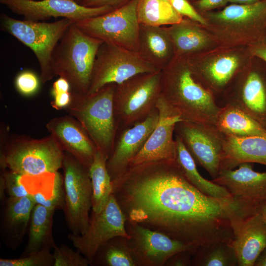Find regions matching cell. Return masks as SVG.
<instances>
[{"instance_id": "cell-1", "label": "cell", "mask_w": 266, "mask_h": 266, "mask_svg": "<svg viewBox=\"0 0 266 266\" xmlns=\"http://www.w3.org/2000/svg\"><path fill=\"white\" fill-rule=\"evenodd\" d=\"M112 183V194L130 221L197 248L233 239L232 199L201 192L176 159L129 166Z\"/></svg>"}, {"instance_id": "cell-2", "label": "cell", "mask_w": 266, "mask_h": 266, "mask_svg": "<svg viewBox=\"0 0 266 266\" xmlns=\"http://www.w3.org/2000/svg\"><path fill=\"white\" fill-rule=\"evenodd\" d=\"M161 87V96L181 121L215 124L221 106L187 57L175 56L162 69Z\"/></svg>"}, {"instance_id": "cell-3", "label": "cell", "mask_w": 266, "mask_h": 266, "mask_svg": "<svg viewBox=\"0 0 266 266\" xmlns=\"http://www.w3.org/2000/svg\"><path fill=\"white\" fill-rule=\"evenodd\" d=\"M0 129V166L16 173L39 176L58 171L65 152L51 134L40 139Z\"/></svg>"}, {"instance_id": "cell-4", "label": "cell", "mask_w": 266, "mask_h": 266, "mask_svg": "<svg viewBox=\"0 0 266 266\" xmlns=\"http://www.w3.org/2000/svg\"><path fill=\"white\" fill-rule=\"evenodd\" d=\"M201 15L207 22L204 28L218 47H248L263 39L260 34L266 24V0L253 4L231 3L222 10Z\"/></svg>"}, {"instance_id": "cell-5", "label": "cell", "mask_w": 266, "mask_h": 266, "mask_svg": "<svg viewBox=\"0 0 266 266\" xmlns=\"http://www.w3.org/2000/svg\"><path fill=\"white\" fill-rule=\"evenodd\" d=\"M116 85L107 84L92 94L71 92V101L64 109L80 123L98 150L108 159L113 152L118 129L113 103Z\"/></svg>"}, {"instance_id": "cell-6", "label": "cell", "mask_w": 266, "mask_h": 266, "mask_svg": "<svg viewBox=\"0 0 266 266\" xmlns=\"http://www.w3.org/2000/svg\"><path fill=\"white\" fill-rule=\"evenodd\" d=\"M103 42L71 25L57 44L52 63L55 76L66 79L72 93L88 94L96 57Z\"/></svg>"}, {"instance_id": "cell-7", "label": "cell", "mask_w": 266, "mask_h": 266, "mask_svg": "<svg viewBox=\"0 0 266 266\" xmlns=\"http://www.w3.org/2000/svg\"><path fill=\"white\" fill-rule=\"evenodd\" d=\"M74 23L68 18L45 22L21 20L4 13L0 16L1 30L12 35L34 54L39 65L40 80L42 83L56 76L52 63L53 51L65 32Z\"/></svg>"}, {"instance_id": "cell-8", "label": "cell", "mask_w": 266, "mask_h": 266, "mask_svg": "<svg viewBox=\"0 0 266 266\" xmlns=\"http://www.w3.org/2000/svg\"><path fill=\"white\" fill-rule=\"evenodd\" d=\"M162 70L135 75L116 84L114 110L118 128L130 127L145 119L161 96Z\"/></svg>"}, {"instance_id": "cell-9", "label": "cell", "mask_w": 266, "mask_h": 266, "mask_svg": "<svg viewBox=\"0 0 266 266\" xmlns=\"http://www.w3.org/2000/svg\"><path fill=\"white\" fill-rule=\"evenodd\" d=\"M139 0L126 3L106 13L75 23L87 34L103 42L138 53L140 28L137 8Z\"/></svg>"}, {"instance_id": "cell-10", "label": "cell", "mask_w": 266, "mask_h": 266, "mask_svg": "<svg viewBox=\"0 0 266 266\" xmlns=\"http://www.w3.org/2000/svg\"><path fill=\"white\" fill-rule=\"evenodd\" d=\"M65 205L63 210L68 229L74 235L87 231L92 209V188L89 168L65 152L63 161Z\"/></svg>"}, {"instance_id": "cell-11", "label": "cell", "mask_w": 266, "mask_h": 266, "mask_svg": "<svg viewBox=\"0 0 266 266\" xmlns=\"http://www.w3.org/2000/svg\"><path fill=\"white\" fill-rule=\"evenodd\" d=\"M158 70L137 52L102 42L96 57L87 94H93L107 84H118L135 75Z\"/></svg>"}, {"instance_id": "cell-12", "label": "cell", "mask_w": 266, "mask_h": 266, "mask_svg": "<svg viewBox=\"0 0 266 266\" xmlns=\"http://www.w3.org/2000/svg\"><path fill=\"white\" fill-rule=\"evenodd\" d=\"M247 47H216L188 58L197 76L216 96L223 93L233 78L249 63Z\"/></svg>"}, {"instance_id": "cell-13", "label": "cell", "mask_w": 266, "mask_h": 266, "mask_svg": "<svg viewBox=\"0 0 266 266\" xmlns=\"http://www.w3.org/2000/svg\"><path fill=\"white\" fill-rule=\"evenodd\" d=\"M211 181L227 190L236 211L242 216L260 212L266 202V172L255 171L252 163H242L235 169H221Z\"/></svg>"}, {"instance_id": "cell-14", "label": "cell", "mask_w": 266, "mask_h": 266, "mask_svg": "<svg viewBox=\"0 0 266 266\" xmlns=\"http://www.w3.org/2000/svg\"><path fill=\"white\" fill-rule=\"evenodd\" d=\"M126 220L112 194L100 211L92 210L89 226L84 234L74 235L71 233L67 237L90 265L99 249L109 240L117 236L130 238L126 229Z\"/></svg>"}, {"instance_id": "cell-15", "label": "cell", "mask_w": 266, "mask_h": 266, "mask_svg": "<svg viewBox=\"0 0 266 266\" xmlns=\"http://www.w3.org/2000/svg\"><path fill=\"white\" fill-rule=\"evenodd\" d=\"M174 133L181 139L196 164L213 179L220 170L224 134L214 125L180 121Z\"/></svg>"}, {"instance_id": "cell-16", "label": "cell", "mask_w": 266, "mask_h": 266, "mask_svg": "<svg viewBox=\"0 0 266 266\" xmlns=\"http://www.w3.org/2000/svg\"><path fill=\"white\" fill-rule=\"evenodd\" d=\"M129 245L137 266H164L177 253L197 248L174 239L166 234L126 220Z\"/></svg>"}, {"instance_id": "cell-17", "label": "cell", "mask_w": 266, "mask_h": 266, "mask_svg": "<svg viewBox=\"0 0 266 266\" xmlns=\"http://www.w3.org/2000/svg\"><path fill=\"white\" fill-rule=\"evenodd\" d=\"M225 104L247 114L266 130V72L248 64L223 93Z\"/></svg>"}, {"instance_id": "cell-18", "label": "cell", "mask_w": 266, "mask_h": 266, "mask_svg": "<svg viewBox=\"0 0 266 266\" xmlns=\"http://www.w3.org/2000/svg\"><path fill=\"white\" fill-rule=\"evenodd\" d=\"M0 3L23 20L36 22L61 17L75 23L115 9L109 6L86 7L73 0H0Z\"/></svg>"}, {"instance_id": "cell-19", "label": "cell", "mask_w": 266, "mask_h": 266, "mask_svg": "<svg viewBox=\"0 0 266 266\" xmlns=\"http://www.w3.org/2000/svg\"><path fill=\"white\" fill-rule=\"evenodd\" d=\"M156 108L159 112L158 122L142 149L130 161L129 166L176 159V146L173 133L176 124L181 120L162 96L157 101Z\"/></svg>"}, {"instance_id": "cell-20", "label": "cell", "mask_w": 266, "mask_h": 266, "mask_svg": "<svg viewBox=\"0 0 266 266\" xmlns=\"http://www.w3.org/2000/svg\"><path fill=\"white\" fill-rule=\"evenodd\" d=\"M229 219L233 238L231 242L239 266H254L266 248V222L260 212L243 217L233 209Z\"/></svg>"}, {"instance_id": "cell-21", "label": "cell", "mask_w": 266, "mask_h": 266, "mask_svg": "<svg viewBox=\"0 0 266 266\" xmlns=\"http://www.w3.org/2000/svg\"><path fill=\"white\" fill-rule=\"evenodd\" d=\"M159 120L156 108L143 120L123 131L115 142L106 167L112 182L117 179L127 170L130 161L142 149Z\"/></svg>"}, {"instance_id": "cell-22", "label": "cell", "mask_w": 266, "mask_h": 266, "mask_svg": "<svg viewBox=\"0 0 266 266\" xmlns=\"http://www.w3.org/2000/svg\"><path fill=\"white\" fill-rule=\"evenodd\" d=\"M46 128L64 152L90 168L98 149L76 119L69 115L55 117L47 122Z\"/></svg>"}, {"instance_id": "cell-23", "label": "cell", "mask_w": 266, "mask_h": 266, "mask_svg": "<svg viewBox=\"0 0 266 266\" xmlns=\"http://www.w3.org/2000/svg\"><path fill=\"white\" fill-rule=\"evenodd\" d=\"M3 202L0 233L3 241L9 249L15 250L21 244L28 230L32 210L36 202L30 195L20 198L8 197Z\"/></svg>"}, {"instance_id": "cell-24", "label": "cell", "mask_w": 266, "mask_h": 266, "mask_svg": "<svg viewBox=\"0 0 266 266\" xmlns=\"http://www.w3.org/2000/svg\"><path fill=\"white\" fill-rule=\"evenodd\" d=\"M175 56L190 57L218 47L211 34L201 25L183 17L178 23L167 26Z\"/></svg>"}, {"instance_id": "cell-25", "label": "cell", "mask_w": 266, "mask_h": 266, "mask_svg": "<svg viewBox=\"0 0 266 266\" xmlns=\"http://www.w3.org/2000/svg\"><path fill=\"white\" fill-rule=\"evenodd\" d=\"M244 163H256L266 166V135L224 134L220 170L233 169Z\"/></svg>"}, {"instance_id": "cell-26", "label": "cell", "mask_w": 266, "mask_h": 266, "mask_svg": "<svg viewBox=\"0 0 266 266\" xmlns=\"http://www.w3.org/2000/svg\"><path fill=\"white\" fill-rule=\"evenodd\" d=\"M138 53L158 69H162L169 64L175 57V53L167 26L140 24Z\"/></svg>"}, {"instance_id": "cell-27", "label": "cell", "mask_w": 266, "mask_h": 266, "mask_svg": "<svg viewBox=\"0 0 266 266\" xmlns=\"http://www.w3.org/2000/svg\"><path fill=\"white\" fill-rule=\"evenodd\" d=\"M55 210L35 204L32 210L27 245L22 256L44 249L54 248L52 228Z\"/></svg>"}, {"instance_id": "cell-28", "label": "cell", "mask_w": 266, "mask_h": 266, "mask_svg": "<svg viewBox=\"0 0 266 266\" xmlns=\"http://www.w3.org/2000/svg\"><path fill=\"white\" fill-rule=\"evenodd\" d=\"M214 125L224 134L266 135V130L257 121L240 109L229 104L221 106Z\"/></svg>"}, {"instance_id": "cell-29", "label": "cell", "mask_w": 266, "mask_h": 266, "mask_svg": "<svg viewBox=\"0 0 266 266\" xmlns=\"http://www.w3.org/2000/svg\"><path fill=\"white\" fill-rule=\"evenodd\" d=\"M176 160L188 180L204 194L218 198H230L227 190L222 186L209 181L201 175L196 163L186 149L181 139L175 135Z\"/></svg>"}, {"instance_id": "cell-30", "label": "cell", "mask_w": 266, "mask_h": 266, "mask_svg": "<svg viewBox=\"0 0 266 266\" xmlns=\"http://www.w3.org/2000/svg\"><path fill=\"white\" fill-rule=\"evenodd\" d=\"M137 14L140 25L150 26H170L183 18L167 0H139Z\"/></svg>"}, {"instance_id": "cell-31", "label": "cell", "mask_w": 266, "mask_h": 266, "mask_svg": "<svg viewBox=\"0 0 266 266\" xmlns=\"http://www.w3.org/2000/svg\"><path fill=\"white\" fill-rule=\"evenodd\" d=\"M108 158L97 150L89 168L92 188V210L100 211L105 206L113 192V185L108 173Z\"/></svg>"}, {"instance_id": "cell-32", "label": "cell", "mask_w": 266, "mask_h": 266, "mask_svg": "<svg viewBox=\"0 0 266 266\" xmlns=\"http://www.w3.org/2000/svg\"><path fill=\"white\" fill-rule=\"evenodd\" d=\"M128 238H112L98 251L91 265L137 266L128 243Z\"/></svg>"}, {"instance_id": "cell-33", "label": "cell", "mask_w": 266, "mask_h": 266, "mask_svg": "<svg viewBox=\"0 0 266 266\" xmlns=\"http://www.w3.org/2000/svg\"><path fill=\"white\" fill-rule=\"evenodd\" d=\"M192 266H237L238 260L231 243L220 241L199 247L192 256Z\"/></svg>"}, {"instance_id": "cell-34", "label": "cell", "mask_w": 266, "mask_h": 266, "mask_svg": "<svg viewBox=\"0 0 266 266\" xmlns=\"http://www.w3.org/2000/svg\"><path fill=\"white\" fill-rule=\"evenodd\" d=\"M0 177V199L3 200L6 194L8 197L20 198L32 195L27 189L36 176L22 175L7 169H1Z\"/></svg>"}, {"instance_id": "cell-35", "label": "cell", "mask_w": 266, "mask_h": 266, "mask_svg": "<svg viewBox=\"0 0 266 266\" xmlns=\"http://www.w3.org/2000/svg\"><path fill=\"white\" fill-rule=\"evenodd\" d=\"M33 197L36 204L42 205L53 210L64 209L65 193L63 176L58 172H55L51 194L47 197L42 192H36Z\"/></svg>"}, {"instance_id": "cell-36", "label": "cell", "mask_w": 266, "mask_h": 266, "mask_svg": "<svg viewBox=\"0 0 266 266\" xmlns=\"http://www.w3.org/2000/svg\"><path fill=\"white\" fill-rule=\"evenodd\" d=\"M50 249H44L17 259H0V266H54Z\"/></svg>"}, {"instance_id": "cell-37", "label": "cell", "mask_w": 266, "mask_h": 266, "mask_svg": "<svg viewBox=\"0 0 266 266\" xmlns=\"http://www.w3.org/2000/svg\"><path fill=\"white\" fill-rule=\"evenodd\" d=\"M54 266H87L88 259L78 250L75 251L65 244L56 245L53 254Z\"/></svg>"}, {"instance_id": "cell-38", "label": "cell", "mask_w": 266, "mask_h": 266, "mask_svg": "<svg viewBox=\"0 0 266 266\" xmlns=\"http://www.w3.org/2000/svg\"><path fill=\"white\" fill-rule=\"evenodd\" d=\"M17 91L24 96L35 94L39 88V80L36 74L31 70H24L19 73L15 79Z\"/></svg>"}, {"instance_id": "cell-39", "label": "cell", "mask_w": 266, "mask_h": 266, "mask_svg": "<svg viewBox=\"0 0 266 266\" xmlns=\"http://www.w3.org/2000/svg\"><path fill=\"white\" fill-rule=\"evenodd\" d=\"M175 10L183 17L188 18L205 27V18L188 0H171L170 1Z\"/></svg>"}, {"instance_id": "cell-40", "label": "cell", "mask_w": 266, "mask_h": 266, "mask_svg": "<svg viewBox=\"0 0 266 266\" xmlns=\"http://www.w3.org/2000/svg\"><path fill=\"white\" fill-rule=\"evenodd\" d=\"M229 0H193L192 2L196 9L200 14L213 11L226 6Z\"/></svg>"}, {"instance_id": "cell-41", "label": "cell", "mask_w": 266, "mask_h": 266, "mask_svg": "<svg viewBox=\"0 0 266 266\" xmlns=\"http://www.w3.org/2000/svg\"><path fill=\"white\" fill-rule=\"evenodd\" d=\"M193 254L190 251H182L170 257L165 264L166 266H190Z\"/></svg>"}, {"instance_id": "cell-42", "label": "cell", "mask_w": 266, "mask_h": 266, "mask_svg": "<svg viewBox=\"0 0 266 266\" xmlns=\"http://www.w3.org/2000/svg\"><path fill=\"white\" fill-rule=\"evenodd\" d=\"M130 0H83L80 4L89 7L109 6L116 9L126 3Z\"/></svg>"}, {"instance_id": "cell-43", "label": "cell", "mask_w": 266, "mask_h": 266, "mask_svg": "<svg viewBox=\"0 0 266 266\" xmlns=\"http://www.w3.org/2000/svg\"><path fill=\"white\" fill-rule=\"evenodd\" d=\"M52 97L53 100L51 102L52 107L56 110L64 109L71 101V92L61 93Z\"/></svg>"}, {"instance_id": "cell-44", "label": "cell", "mask_w": 266, "mask_h": 266, "mask_svg": "<svg viewBox=\"0 0 266 266\" xmlns=\"http://www.w3.org/2000/svg\"><path fill=\"white\" fill-rule=\"evenodd\" d=\"M247 48L251 56L258 57L266 62V39H262Z\"/></svg>"}, {"instance_id": "cell-45", "label": "cell", "mask_w": 266, "mask_h": 266, "mask_svg": "<svg viewBox=\"0 0 266 266\" xmlns=\"http://www.w3.org/2000/svg\"><path fill=\"white\" fill-rule=\"evenodd\" d=\"M71 91L69 82L65 78L59 77L53 84L51 90L52 96L63 92Z\"/></svg>"}, {"instance_id": "cell-46", "label": "cell", "mask_w": 266, "mask_h": 266, "mask_svg": "<svg viewBox=\"0 0 266 266\" xmlns=\"http://www.w3.org/2000/svg\"><path fill=\"white\" fill-rule=\"evenodd\" d=\"M254 266H266V248L258 256Z\"/></svg>"}, {"instance_id": "cell-47", "label": "cell", "mask_w": 266, "mask_h": 266, "mask_svg": "<svg viewBox=\"0 0 266 266\" xmlns=\"http://www.w3.org/2000/svg\"><path fill=\"white\" fill-rule=\"evenodd\" d=\"M264 0H229L230 3L240 4H253Z\"/></svg>"}, {"instance_id": "cell-48", "label": "cell", "mask_w": 266, "mask_h": 266, "mask_svg": "<svg viewBox=\"0 0 266 266\" xmlns=\"http://www.w3.org/2000/svg\"><path fill=\"white\" fill-rule=\"evenodd\" d=\"M260 212L262 213L266 222V202L262 206Z\"/></svg>"}, {"instance_id": "cell-49", "label": "cell", "mask_w": 266, "mask_h": 266, "mask_svg": "<svg viewBox=\"0 0 266 266\" xmlns=\"http://www.w3.org/2000/svg\"><path fill=\"white\" fill-rule=\"evenodd\" d=\"M74 1H76L77 2L80 4V3L83 0H73Z\"/></svg>"}, {"instance_id": "cell-50", "label": "cell", "mask_w": 266, "mask_h": 266, "mask_svg": "<svg viewBox=\"0 0 266 266\" xmlns=\"http://www.w3.org/2000/svg\"><path fill=\"white\" fill-rule=\"evenodd\" d=\"M168 0V1H170L171 0Z\"/></svg>"}]
</instances>
